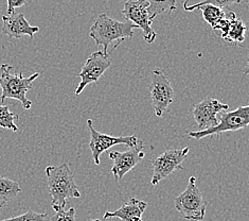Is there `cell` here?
Wrapping results in <instances>:
<instances>
[{
    "label": "cell",
    "instance_id": "obj_23",
    "mask_svg": "<svg viewBox=\"0 0 249 221\" xmlns=\"http://www.w3.org/2000/svg\"><path fill=\"white\" fill-rule=\"evenodd\" d=\"M7 15H13L15 13V9L20 8L27 3V0H7Z\"/></svg>",
    "mask_w": 249,
    "mask_h": 221
},
{
    "label": "cell",
    "instance_id": "obj_21",
    "mask_svg": "<svg viewBox=\"0 0 249 221\" xmlns=\"http://www.w3.org/2000/svg\"><path fill=\"white\" fill-rule=\"evenodd\" d=\"M1 221H51V220H50L49 215L47 213H36V212L29 211L25 214L19 215V216L4 219Z\"/></svg>",
    "mask_w": 249,
    "mask_h": 221
},
{
    "label": "cell",
    "instance_id": "obj_4",
    "mask_svg": "<svg viewBox=\"0 0 249 221\" xmlns=\"http://www.w3.org/2000/svg\"><path fill=\"white\" fill-rule=\"evenodd\" d=\"M174 204L183 219L192 221H203L205 219L207 203L197 187L196 178L191 177L189 179L186 190L176 197Z\"/></svg>",
    "mask_w": 249,
    "mask_h": 221
},
{
    "label": "cell",
    "instance_id": "obj_15",
    "mask_svg": "<svg viewBox=\"0 0 249 221\" xmlns=\"http://www.w3.org/2000/svg\"><path fill=\"white\" fill-rule=\"evenodd\" d=\"M21 192L19 183L9 178L0 177V208Z\"/></svg>",
    "mask_w": 249,
    "mask_h": 221
},
{
    "label": "cell",
    "instance_id": "obj_24",
    "mask_svg": "<svg viewBox=\"0 0 249 221\" xmlns=\"http://www.w3.org/2000/svg\"><path fill=\"white\" fill-rule=\"evenodd\" d=\"M244 77H249V59H248V62L247 65L244 68Z\"/></svg>",
    "mask_w": 249,
    "mask_h": 221
},
{
    "label": "cell",
    "instance_id": "obj_1",
    "mask_svg": "<svg viewBox=\"0 0 249 221\" xmlns=\"http://www.w3.org/2000/svg\"><path fill=\"white\" fill-rule=\"evenodd\" d=\"M45 173L52 198V208L55 213L65 210L68 198H80L81 193L74 182V176L66 163L48 166Z\"/></svg>",
    "mask_w": 249,
    "mask_h": 221
},
{
    "label": "cell",
    "instance_id": "obj_25",
    "mask_svg": "<svg viewBox=\"0 0 249 221\" xmlns=\"http://www.w3.org/2000/svg\"><path fill=\"white\" fill-rule=\"evenodd\" d=\"M88 221H101V220H99V219H90V220H88Z\"/></svg>",
    "mask_w": 249,
    "mask_h": 221
},
{
    "label": "cell",
    "instance_id": "obj_17",
    "mask_svg": "<svg viewBox=\"0 0 249 221\" xmlns=\"http://www.w3.org/2000/svg\"><path fill=\"white\" fill-rule=\"evenodd\" d=\"M198 10H201V12H203L204 20L208 22L213 30L226 17V13L221 8L214 7L212 4L201 5Z\"/></svg>",
    "mask_w": 249,
    "mask_h": 221
},
{
    "label": "cell",
    "instance_id": "obj_20",
    "mask_svg": "<svg viewBox=\"0 0 249 221\" xmlns=\"http://www.w3.org/2000/svg\"><path fill=\"white\" fill-rule=\"evenodd\" d=\"M241 1H243V0H200L199 2L192 4V5H188L185 2L183 7H185L186 11H189V12L194 11V10H198L201 5H205V4H212V5H214V7L223 9V8H228L229 5L233 4V3H239Z\"/></svg>",
    "mask_w": 249,
    "mask_h": 221
},
{
    "label": "cell",
    "instance_id": "obj_10",
    "mask_svg": "<svg viewBox=\"0 0 249 221\" xmlns=\"http://www.w3.org/2000/svg\"><path fill=\"white\" fill-rule=\"evenodd\" d=\"M87 125H88V129L90 131L89 148L91 150L93 162L96 165L100 164L101 154L109 150L111 147H114L116 145H125L130 149V148H134L139 141V140L135 135L116 137V136L100 133L99 131H97L93 128L91 119H88Z\"/></svg>",
    "mask_w": 249,
    "mask_h": 221
},
{
    "label": "cell",
    "instance_id": "obj_26",
    "mask_svg": "<svg viewBox=\"0 0 249 221\" xmlns=\"http://www.w3.org/2000/svg\"><path fill=\"white\" fill-rule=\"evenodd\" d=\"M134 221H142V218H137V219H135Z\"/></svg>",
    "mask_w": 249,
    "mask_h": 221
},
{
    "label": "cell",
    "instance_id": "obj_14",
    "mask_svg": "<svg viewBox=\"0 0 249 221\" xmlns=\"http://www.w3.org/2000/svg\"><path fill=\"white\" fill-rule=\"evenodd\" d=\"M146 206V202L138 200L136 198H132L129 199L128 202L124 203L119 210L114 212H106L104 214L103 219L116 217L121 219L122 221H134L135 219L142 217Z\"/></svg>",
    "mask_w": 249,
    "mask_h": 221
},
{
    "label": "cell",
    "instance_id": "obj_11",
    "mask_svg": "<svg viewBox=\"0 0 249 221\" xmlns=\"http://www.w3.org/2000/svg\"><path fill=\"white\" fill-rule=\"evenodd\" d=\"M143 149V141H139L137 145L127 151H110L108 153L109 159L112 161L111 173L114 175L116 181H119L144 159L145 153Z\"/></svg>",
    "mask_w": 249,
    "mask_h": 221
},
{
    "label": "cell",
    "instance_id": "obj_3",
    "mask_svg": "<svg viewBox=\"0 0 249 221\" xmlns=\"http://www.w3.org/2000/svg\"><path fill=\"white\" fill-rule=\"evenodd\" d=\"M13 66L9 64H2L0 66V87H1V100L3 103L5 99H15L19 101L22 107L29 111L32 107L31 100L27 98V93L32 89V83L39 77V73H35L30 77L23 76L22 71L19 74H12Z\"/></svg>",
    "mask_w": 249,
    "mask_h": 221
},
{
    "label": "cell",
    "instance_id": "obj_8",
    "mask_svg": "<svg viewBox=\"0 0 249 221\" xmlns=\"http://www.w3.org/2000/svg\"><path fill=\"white\" fill-rule=\"evenodd\" d=\"M110 52L106 53L103 50L92 52L86 60L81 73L78 75V77L81 78V82L75 89L76 96H80L84 88L90 83H97L105 71L110 67Z\"/></svg>",
    "mask_w": 249,
    "mask_h": 221
},
{
    "label": "cell",
    "instance_id": "obj_22",
    "mask_svg": "<svg viewBox=\"0 0 249 221\" xmlns=\"http://www.w3.org/2000/svg\"><path fill=\"white\" fill-rule=\"evenodd\" d=\"M51 221H76L75 219V210L73 207L69 208L68 211L56 212L54 216L50 218Z\"/></svg>",
    "mask_w": 249,
    "mask_h": 221
},
{
    "label": "cell",
    "instance_id": "obj_12",
    "mask_svg": "<svg viewBox=\"0 0 249 221\" xmlns=\"http://www.w3.org/2000/svg\"><path fill=\"white\" fill-rule=\"evenodd\" d=\"M228 109V104L221 103L218 100L212 98H206L201 102L195 104L193 116L198 125L199 131L216 127L219 123L217 114L222 113V111H227Z\"/></svg>",
    "mask_w": 249,
    "mask_h": 221
},
{
    "label": "cell",
    "instance_id": "obj_2",
    "mask_svg": "<svg viewBox=\"0 0 249 221\" xmlns=\"http://www.w3.org/2000/svg\"><path fill=\"white\" fill-rule=\"evenodd\" d=\"M138 28L130 21L121 22L111 19L107 14L101 13L98 15L89 30V37L94 40L97 46H102L103 51L108 52V46L117 41L114 49L126 39L134 37V29Z\"/></svg>",
    "mask_w": 249,
    "mask_h": 221
},
{
    "label": "cell",
    "instance_id": "obj_18",
    "mask_svg": "<svg viewBox=\"0 0 249 221\" xmlns=\"http://www.w3.org/2000/svg\"><path fill=\"white\" fill-rule=\"evenodd\" d=\"M146 1L150 4L147 11L152 20L165 11L172 12L176 10V0H146Z\"/></svg>",
    "mask_w": 249,
    "mask_h": 221
},
{
    "label": "cell",
    "instance_id": "obj_13",
    "mask_svg": "<svg viewBox=\"0 0 249 221\" xmlns=\"http://www.w3.org/2000/svg\"><path fill=\"white\" fill-rule=\"evenodd\" d=\"M38 31L39 28L36 26H31L22 13L2 16L1 32L3 35H8L10 38L17 40L25 37V35L33 39L34 34Z\"/></svg>",
    "mask_w": 249,
    "mask_h": 221
},
{
    "label": "cell",
    "instance_id": "obj_7",
    "mask_svg": "<svg viewBox=\"0 0 249 221\" xmlns=\"http://www.w3.org/2000/svg\"><path fill=\"white\" fill-rule=\"evenodd\" d=\"M149 2L146 0H126L122 14L125 19L142 30V35L147 44H152L156 39V32L152 28L149 11Z\"/></svg>",
    "mask_w": 249,
    "mask_h": 221
},
{
    "label": "cell",
    "instance_id": "obj_16",
    "mask_svg": "<svg viewBox=\"0 0 249 221\" xmlns=\"http://www.w3.org/2000/svg\"><path fill=\"white\" fill-rule=\"evenodd\" d=\"M247 30L248 27L243 22V20L235 16L233 17L232 20H231L229 32L225 40H226L229 45L232 46L241 44L245 40V33Z\"/></svg>",
    "mask_w": 249,
    "mask_h": 221
},
{
    "label": "cell",
    "instance_id": "obj_19",
    "mask_svg": "<svg viewBox=\"0 0 249 221\" xmlns=\"http://www.w3.org/2000/svg\"><path fill=\"white\" fill-rule=\"evenodd\" d=\"M16 119H18V115L12 113L8 105H3L0 102V127L17 132L18 128L15 124Z\"/></svg>",
    "mask_w": 249,
    "mask_h": 221
},
{
    "label": "cell",
    "instance_id": "obj_5",
    "mask_svg": "<svg viewBox=\"0 0 249 221\" xmlns=\"http://www.w3.org/2000/svg\"><path fill=\"white\" fill-rule=\"evenodd\" d=\"M219 123L216 127L204 131H193L187 132L190 139L201 140L207 136L218 135L225 132H232L241 129H245L249 125V105L239 106L238 109L231 112L219 113Z\"/></svg>",
    "mask_w": 249,
    "mask_h": 221
},
{
    "label": "cell",
    "instance_id": "obj_6",
    "mask_svg": "<svg viewBox=\"0 0 249 221\" xmlns=\"http://www.w3.org/2000/svg\"><path fill=\"white\" fill-rule=\"evenodd\" d=\"M150 95L156 116L161 117L174 100V89L164 70L157 68L152 71Z\"/></svg>",
    "mask_w": 249,
    "mask_h": 221
},
{
    "label": "cell",
    "instance_id": "obj_9",
    "mask_svg": "<svg viewBox=\"0 0 249 221\" xmlns=\"http://www.w3.org/2000/svg\"><path fill=\"white\" fill-rule=\"evenodd\" d=\"M190 149L188 147L179 149H171L159 155L155 161H153V176L151 183L157 185L163 179L168 178L176 170H182L181 164L185 162L189 155Z\"/></svg>",
    "mask_w": 249,
    "mask_h": 221
}]
</instances>
